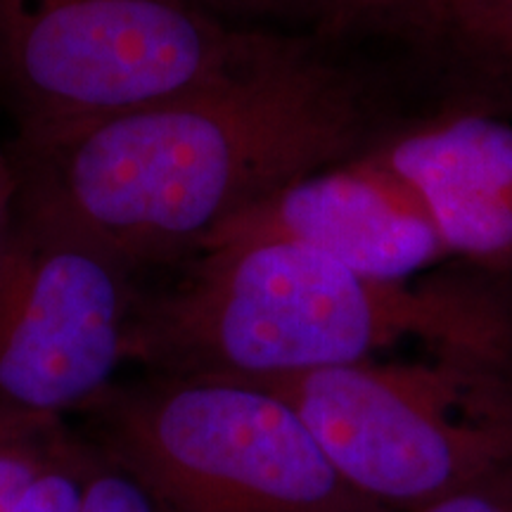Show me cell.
I'll return each mask as SVG.
<instances>
[{
  "instance_id": "cell-14",
  "label": "cell",
  "mask_w": 512,
  "mask_h": 512,
  "mask_svg": "<svg viewBox=\"0 0 512 512\" xmlns=\"http://www.w3.org/2000/svg\"><path fill=\"white\" fill-rule=\"evenodd\" d=\"M204 5L226 12H264L283 0H202Z\"/></svg>"
},
{
  "instance_id": "cell-5",
  "label": "cell",
  "mask_w": 512,
  "mask_h": 512,
  "mask_svg": "<svg viewBox=\"0 0 512 512\" xmlns=\"http://www.w3.org/2000/svg\"><path fill=\"white\" fill-rule=\"evenodd\" d=\"M264 38L202 0H0V95L19 136L62 131L188 93Z\"/></svg>"
},
{
  "instance_id": "cell-15",
  "label": "cell",
  "mask_w": 512,
  "mask_h": 512,
  "mask_svg": "<svg viewBox=\"0 0 512 512\" xmlns=\"http://www.w3.org/2000/svg\"><path fill=\"white\" fill-rule=\"evenodd\" d=\"M458 3H460V0H451V10H453V8H456V5H458ZM451 10H448V15H451Z\"/></svg>"
},
{
  "instance_id": "cell-9",
  "label": "cell",
  "mask_w": 512,
  "mask_h": 512,
  "mask_svg": "<svg viewBox=\"0 0 512 512\" xmlns=\"http://www.w3.org/2000/svg\"><path fill=\"white\" fill-rule=\"evenodd\" d=\"M316 22L320 41L351 36H399L415 43H441L451 0H299Z\"/></svg>"
},
{
  "instance_id": "cell-13",
  "label": "cell",
  "mask_w": 512,
  "mask_h": 512,
  "mask_svg": "<svg viewBox=\"0 0 512 512\" xmlns=\"http://www.w3.org/2000/svg\"><path fill=\"white\" fill-rule=\"evenodd\" d=\"M19 200H22V185H19L15 157H12L10 147L5 150L0 145V254L8 245L12 228L17 223Z\"/></svg>"
},
{
  "instance_id": "cell-4",
  "label": "cell",
  "mask_w": 512,
  "mask_h": 512,
  "mask_svg": "<svg viewBox=\"0 0 512 512\" xmlns=\"http://www.w3.org/2000/svg\"><path fill=\"white\" fill-rule=\"evenodd\" d=\"M86 413L95 448L164 512H392L358 494L290 403L259 384L155 375Z\"/></svg>"
},
{
  "instance_id": "cell-3",
  "label": "cell",
  "mask_w": 512,
  "mask_h": 512,
  "mask_svg": "<svg viewBox=\"0 0 512 512\" xmlns=\"http://www.w3.org/2000/svg\"><path fill=\"white\" fill-rule=\"evenodd\" d=\"M252 384L290 403L339 475L387 510L512 470V363L434 354Z\"/></svg>"
},
{
  "instance_id": "cell-2",
  "label": "cell",
  "mask_w": 512,
  "mask_h": 512,
  "mask_svg": "<svg viewBox=\"0 0 512 512\" xmlns=\"http://www.w3.org/2000/svg\"><path fill=\"white\" fill-rule=\"evenodd\" d=\"M190 259L169 290L140 294L133 318L128 361L157 375L268 380L375 361L406 339L434 354L512 363V306L475 280L368 278L280 240Z\"/></svg>"
},
{
  "instance_id": "cell-6",
  "label": "cell",
  "mask_w": 512,
  "mask_h": 512,
  "mask_svg": "<svg viewBox=\"0 0 512 512\" xmlns=\"http://www.w3.org/2000/svg\"><path fill=\"white\" fill-rule=\"evenodd\" d=\"M136 273L72 230L19 209L0 254V411H86L128 361Z\"/></svg>"
},
{
  "instance_id": "cell-10",
  "label": "cell",
  "mask_w": 512,
  "mask_h": 512,
  "mask_svg": "<svg viewBox=\"0 0 512 512\" xmlns=\"http://www.w3.org/2000/svg\"><path fill=\"white\" fill-rule=\"evenodd\" d=\"M458 60L486 79H512V0H460L444 41Z\"/></svg>"
},
{
  "instance_id": "cell-8",
  "label": "cell",
  "mask_w": 512,
  "mask_h": 512,
  "mask_svg": "<svg viewBox=\"0 0 512 512\" xmlns=\"http://www.w3.org/2000/svg\"><path fill=\"white\" fill-rule=\"evenodd\" d=\"M368 157L425 204L448 252L512 264V121L456 107L411 121Z\"/></svg>"
},
{
  "instance_id": "cell-11",
  "label": "cell",
  "mask_w": 512,
  "mask_h": 512,
  "mask_svg": "<svg viewBox=\"0 0 512 512\" xmlns=\"http://www.w3.org/2000/svg\"><path fill=\"white\" fill-rule=\"evenodd\" d=\"M81 512H164L147 484L100 448L83 451Z\"/></svg>"
},
{
  "instance_id": "cell-7",
  "label": "cell",
  "mask_w": 512,
  "mask_h": 512,
  "mask_svg": "<svg viewBox=\"0 0 512 512\" xmlns=\"http://www.w3.org/2000/svg\"><path fill=\"white\" fill-rule=\"evenodd\" d=\"M249 240L292 242L380 280H408L448 254L425 204L368 155L285 185L200 252Z\"/></svg>"
},
{
  "instance_id": "cell-1",
  "label": "cell",
  "mask_w": 512,
  "mask_h": 512,
  "mask_svg": "<svg viewBox=\"0 0 512 512\" xmlns=\"http://www.w3.org/2000/svg\"><path fill=\"white\" fill-rule=\"evenodd\" d=\"M411 121L323 41L266 34L216 79L62 131L17 136L22 200L131 268L192 256L285 185L370 155Z\"/></svg>"
},
{
  "instance_id": "cell-12",
  "label": "cell",
  "mask_w": 512,
  "mask_h": 512,
  "mask_svg": "<svg viewBox=\"0 0 512 512\" xmlns=\"http://www.w3.org/2000/svg\"><path fill=\"white\" fill-rule=\"evenodd\" d=\"M86 446L72 444L31 484L12 512H81V467Z\"/></svg>"
}]
</instances>
